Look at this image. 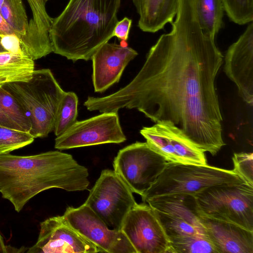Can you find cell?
<instances>
[{
  "instance_id": "14",
  "label": "cell",
  "mask_w": 253,
  "mask_h": 253,
  "mask_svg": "<svg viewBox=\"0 0 253 253\" xmlns=\"http://www.w3.org/2000/svg\"><path fill=\"white\" fill-rule=\"evenodd\" d=\"M140 133L146 142L168 162L198 165L207 164L205 152L198 149L176 127L156 123L144 126Z\"/></svg>"
},
{
  "instance_id": "25",
  "label": "cell",
  "mask_w": 253,
  "mask_h": 253,
  "mask_svg": "<svg viewBox=\"0 0 253 253\" xmlns=\"http://www.w3.org/2000/svg\"><path fill=\"white\" fill-rule=\"evenodd\" d=\"M0 109L22 131L30 132L31 124L26 112L16 99L1 86H0Z\"/></svg>"
},
{
  "instance_id": "35",
  "label": "cell",
  "mask_w": 253,
  "mask_h": 253,
  "mask_svg": "<svg viewBox=\"0 0 253 253\" xmlns=\"http://www.w3.org/2000/svg\"><path fill=\"white\" fill-rule=\"evenodd\" d=\"M9 82H12L10 80L5 78H2L0 77V86L2 85L3 84L9 83Z\"/></svg>"
},
{
  "instance_id": "12",
  "label": "cell",
  "mask_w": 253,
  "mask_h": 253,
  "mask_svg": "<svg viewBox=\"0 0 253 253\" xmlns=\"http://www.w3.org/2000/svg\"><path fill=\"white\" fill-rule=\"evenodd\" d=\"M69 224L101 253H136L130 242L122 231L109 228L87 205L68 207L63 215Z\"/></svg>"
},
{
  "instance_id": "28",
  "label": "cell",
  "mask_w": 253,
  "mask_h": 253,
  "mask_svg": "<svg viewBox=\"0 0 253 253\" xmlns=\"http://www.w3.org/2000/svg\"><path fill=\"white\" fill-rule=\"evenodd\" d=\"M233 170L245 181L253 185V154L252 153H234L232 157Z\"/></svg>"
},
{
  "instance_id": "22",
  "label": "cell",
  "mask_w": 253,
  "mask_h": 253,
  "mask_svg": "<svg viewBox=\"0 0 253 253\" xmlns=\"http://www.w3.org/2000/svg\"><path fill=\"white\" fill-rule=\"evenodd\" d=\"M171 253H217L206 234H188L169 238Z\"/></svg>"
},
{
  "instance_id": "24",
  "label": "cell",
  "mask_w": 253,
  "mask_h": 253,
  "mask_svg": "<svg viewBox=\"0 0 253 253\" xmlns=\"http://www.w3.org/2000/svg\"><path fill=\"white\" fill-rule=\"evenodd\" d=\"M78 98L72 91L65 92L58 109L54 127L56 137L67 131L77 121Z\"/></svg>"
},
{
  "instance_id": "7",
  "label": "cell",
  "mask_w": 253,
  "mask_h": 253,
  "mask_svg": "<svg viewBox=\"0 0 253 253\" xmlns=\"http://www.w3.org/2000/svg\"><path fill=\"white\" fill-rule=\"evenodd\" d=\"M168 161L146 142L121 149L113 161L114 171L132 193L141 197L155 182Z\"/></svg>"
},
{
  "instance_id": "1",
  "label": "cell",
  "mask_w": 253,
  "mask_h": 253,
  "mask_svg": "<svg viewBox=\"0 0 253 253\" xmlns=\"http://www.w3.org/2000/svg\"><path fill=\"white\" fill-rule=\"evenodd\" d=\"M196 0H179L170 31L151 47L128 84L104 97L89 96L84 105L101 113L136 109L155 123L176 127L214 156L225 145L215 88L223 56L201 28Z\"/></svg>"
},
{
  "instance_id": "5",
  "label": "cell",
  "mask_w": 253,
  "mask_h": 253,
  "mask_svg": "<svg viewBox=\"0 0 253 253\" xmlns=\"http://www.w3.org/2000/svg\"><path fill=\"white\" fill-rule=\"evenodd\" d=\"M245 182L233 169L207 164L168 162L156 180L141 197L145 203L147 200L158 196L173 194L195 195L212 186Z\"/></svg>"
},
{
  "instance_id": "15",
  "label": "cell",
  "mask_w": 253,
  "mask_h": 253,
  "mask_svg": "<svg viewBox=\"0 0 253 253\" xmlns=\"http://www.w3.org/2000/svg\"><path fill=\"white\" fill-rule=\"evenodd\" d=\"M224 71L236 85L239 96L247 104L253 103V23H249L238 40L228 48Z\"/></svg>"
},
{
  "instance_id": "20",
  "label": "cell",
  "mask_w": 253,
  "mask_h": 253,
  "mask_svg": "<svg viewBox=\"0 0 253 253\" xmlns=\"http://www.w3.org/2000/svg\"><path fill=\"white\" fill-rule=\"evenodd\" d=\"M196 11L203 32L215 39L223 24L225 8L222 0H196Z\"/></svg>"
},
{
  "instance_id": "26",
  "label": "cell",
  "mask_w": 253,
  "mask_h": 253,
  "mask_svg": "<svg viewBox=\"0 0 253 253\" xmlns=\"http://www.w3.org/2000/svg\"><path fill=\"white\" fill-rule=\"evenodd\" d=\"M34 140L28 132L0 126V154L22 148L32 143Z\"/></svg>"
},
{
  "instance_id": "23",
  "label": "cell",
  "mask_w": 253,
  "mask_h": 253,
  "mask_svg": "<svg viewBox=\"0 0 253 253\" xmlns=\"http://www.w3.org/2000/svg\"><path fill=\"white\" fill-rule=\"evenodd\" d=\"M0 13L21 42L26 34L29 23L22 0H4Z\"/></svg>"
},
{
  "instance_id": "4",
  "label": "cell",
  "mask_w": 253,
  "mask_h": 253,
  "mask_svg": "<svg viewBox=\"0 0 253 253\" xmlns=\"http://www.w3.org/2000/svg\"><path fill=\"white\" fill-rule=\"evenodd\" d=\"M1 86L26 112L31 124L29 133L34 138L46 137L53 130L65 91L50 70H34L29 81L6 83Z\"/></svg>"
},
{
  "instance_id": "10",
  "label": "cell",
  "mask_w": 253,
  "mask_h": 253,
  "mask_svg": "<svg viewBox=\"0 0 253 253\" xmlns=\"http://www.w3.org/2000/svg\"><path fill=\"white\" fill-rule=\"evenodd\" d=\"M126 140L117 112L102 113L77 121L55 139V148L65 150L106 143H120Z\"/></svg>"
},
{
  "instance_id": "6",
  "label": "cell",
  "mask_w": 253,
  "mask_h": 253,
  "mask_svg": "<svg viewBox=\"0 0 253 253\" xmlns=\"http://www.w3.org/2000/svg\"><path fill=\"white\" fill-rule=\"evenodd\" d=\"M194 196L201 215L253 231V185L245 182L217 185Z\"/></svg>"
},
{
  "instance_id": "16",
  "label": "cell",
  "mask_w": 253,
  "mask_h": 253,
  "mask_svg": "<svg viewBox=\"0 0 253 253\" xmlns=\"http://www.w3.org/2000/svg\"><path fill=\"white\" fill-rule=\"evenodd\" d=\"M138 53L127 46L108 42L92 55V83L95 92H103L118 83L125 68Z\"/></svg>"
},
{
  "instance_id": "30",
  "label": "cell",
  "mask_w": 253,
  "mask_h": 253,
  "mask_svg": "<svg viewBox=\"0 0 253 253\" xmlns=\"http://www.w3.org/2000/svg\"><path fill=\"white\" fill-rule=\"evenodd\" d=\"M131 25L132 20L127 17H125L118 21L114 28L113 37H116L122 41H126L129 37Z\"/></svg>"
},
{
  "instance_id": "29",
  "label": "cell",
  "mask_w": 253,
  "mask_h": 253,
  "mask_svg": "<svg viewBox=\"0 0 253 253\" xmlns=\"http://www.w3.org/2000/svg\"><path fill=\"white\" fill-rule=\"evenodd\" d=\"M1 44L7 52L26 55L22 50L19 38L15 34L2 35Z\"/></svg>"
},
{
  "instance_id": "13",
  "label": "cell",
  "mask_w": 253,
  "mask_h": 253,
  "mask_svg": "<svg viewBox=\"0 0 253 253\" xmlns=\"http://www.w3.org/2000/svg\"><path fill=\"white\" fill-rule=\"evenodd\" d=\"M27 253H96L100 250L72 227L63 215L40 223L36 243Z\"/></svg>"
},
{
  "instance_id": "9",
  "label": "cell",
  "mask_w": 253,
  "mask_h": 253,
  "mask_svg": "<svg viewBox=\"0 0 253 253\" xmlns=\"http://www.w3.org/2000/svg\"><path fill=\"white\" fill-rule=\"evenodd\" d=\"M146 202L155 211L169 238L206 234L194 195L169 194L150 199Z\"/></svg>"
},
{
  "instance_id": "2",
  "label": "cell",
  "mask_w": 253,
  "mask_h": 253,
  "mask_svg": "<svg viewBox=\"0 0 253 253\" xmlns=\"http://www.w3.org/2000/svg\"><path fill=\"white\" fill-rule=\"evenodd\" d=\"M88 176L87 169L71 155L58 151L27 156L0 154V192L17 212L35 196L52 188L86 190Z\"/></svg>"
},
{
  "instance_id": "21",
  "label": "cell",
  "mask_w": 253,
  "mask_h": 253,
  "mask_svg": "<svg viewBox=\"0 0 253 253\" xmlns=\"http://www.w3.org/2000/svg\"><path fill=\"white\" fill-rule=\"evenodd\" d=\"M34 61L24 54L0 53V77L12 82L28 81L35 70Z\"/></svg>"
},
{
  "instance_id": "18",
  "label": "cell",
  "mask_w": 253,
  "mask_h": 253,
  "mask_svg": "<svg viewBox=\"0 0 253 253\" xmlns=\"http://www.w3.org/2000/svg\"><path fill=\"white\" fill-rule=\"evenodd\" d=\"M27 0L33 16L20 43L24 53L35 60L52 52L50 30L53 18L45 8L48 0Z\"/></svg>"
},
{
  "instance_id": "17",
  "label": "cell",
  "mask_w": 253,
  "mask_h": 253,
  "mask_svg": "<svg viewBox=\"0 0 253 253\" xmlns=\"http://www.w3.org/2000/svg\"><path fill=\"white\" fill-rule=\"evenodd\" d=\"M200 220L217 253H253V231L202 215Z\"/></svg>"
},
{
  "instance_id": "31",
  "label": "cell",
  "mask_w": 253,
  "mask_h": 253,
  "mask_svg": "<svg viewBox=\"0 0 253 253\" xmlns=\"http://www.w3.org/2000/svg\"><path fill=\"white\" fill-rule=\"evenodd\" d=\"M0 126L21 130L20 128L0 109Z\"/></svg>"
},
{
  "instance_id": "36",
  "label": "cell",
  "mask_w": 253,
  "mask_h": 253,
  "mask_svg": "<svg viewBox=\"0 0 253 253\" xmlns=\"http://www.w3.org/2000/svg\"><path fill=\"white\" fill-rule=\"evenodd\" d=\"M1 36L0 35V53H2V52H7L3 47V46H2L1 44Z\"/></svg>"
},
{
  "instance_id": "32",
  "label": "cell",
  "mask_w": 253,
  "mask_h": 253,
  "mask_svg": "<svg viewBox=\"0 0 253 253\" xmlns=\"http://www.w3.org/2000/svg\"><path fill=\"white\" fill-rule=\"evenodd\" d=\"M14 34L3 19L0 13V35Z\"/></svg>"
},
{
  "instance_id": "34",
  "label": "cell",
  "mask_w": 253,
  "mask_h": 253,
  "mask_svg": "<svg viewBox=\"0 0 253 253\" xmlns=\"http://www.w3.org/2000/svg\"><path fill=\"white\" fill-rule=\"evenodd\" d=\"M0 253H7L6 246L5 245L3 238L0 234Z\"/></svg>"
},
{
  "instance_id": "8",
  "label": "cell",
  "mask_w": 253,
  "mask_h": 253,
  "mask_svg": "<svg viewBox=\"0 0 253 253\" xmlns=\"http://www.w3.org/2000/svg\"><path fill=\"white\" fill-rule=\"evenodd\" d=\"M84 204L109 228L120 231L126 215L137 203L132 191L114 171L104 169Z\"/></svg>"
},
{
  "instance_id": "3",
  "label": "cell",
  "mask_w": 253,
  "mask_h": 253,
  "mask_svg": "<svg viewBox=\"0 0 253 253\" xmlns=\"http://www.w3.org/2000/svg\"><path fill=\"white\" fill-rule=\"evenodd\" d=\"M121 0H69L53 18L52 52L75 62L91 60L113 37Z\"/></svg>"
},
{
  "instance_id": "37",
  "label": "cell",
  "mask_w": 253,
  "mask_h": 253,
  "mask_svg": "<svg viewBox=\"0 0 253 253\" xmlns=\"http://www.w3.org/2000/svg\"><path fill=\"white\" fill-rule=\"evenodd\" d=\"M3 1H4V0H0V9L2 5Z\"/></svg>"
},
{
  "instance_id": "27",
  "label": "cell",
  "mask_w": 253,
  "mask_h": 253,
  "mask_svg": "<svg viewBox=\"0 0 253 253\" xmlns=\"http://www.w3.org/2000/svg\"><path fill=\"white\" fill-rule=\"evenodd\" d=\"M225 12L230 21L243 25L253 22V0H222Z\"/></svg>"
},
{
  "instance_id": "19",
  "label": "cell",
  "mask_w": 253,
  "mask_h": 253,
  "mask_svg": "<svg viewBox=\"0 0 253 253\" xmlns=\"http://www.w3.org/2000/svg\"><path fill=\"white\" fill-rule=\"evenodd\" d=\"M139 15L138 26L143 32L155 33L171 24L179 0H132Z\"/></svg>"
},
{
  "instance_id": "11",
  "label": "cell",
  "mask_w": 253,
  "mask_h": 253,
  "mask_svg": "<svg viewBox=\"0 0 253 253\" xmlns=\"http://www.w3.org/2000/svg\"><path fill=\"white\" fill-rule=\"evenodd\" d=\"M121 230L136 253H171L169 240L154 210L137 204L125 218Z\"/></svg>"
},
{
  "instance_id": "33",
  "label": "cell",
  "mask_w": 253,
  "mask_h": 253,
  "mask_svg": "<svg viewBox=\"0 0 253 253\" xmlns=\"http://www.w3.org/2000/svg\"><path fill=\"white\" fill-rule=\"evenodd\" d=\"M7 253H23L25 252L28 249L22 247L20 250L16 249L10 245L6 246Z\"/></svg>"
}]
</instances>
